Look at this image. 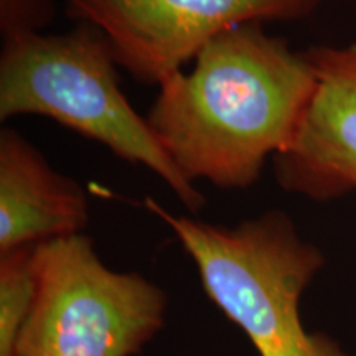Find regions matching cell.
Listing matches in <instances>:
<instances>
[{
  "label": "cell",
  "mask_w": 356,
  "mask_h": 356,
  "mask_svg": "<svg viewBox=\"0 0 356 356\" xmlns=\"http://www.w3.org/2000/svg\"><path fill=\"white\" fill-rule=\"evenodd\" d=\"M314 81L304 51L251 22L204 44L188 73L163 79L147 121L191 184L248 188L292 144Z\"/></svg>",
  "instance_id": "1"
},
{
  "label": "cell",
  "mask_w": 356,
  "mask_h": 356,
  "mask_svg": "<svg viewBox=\"0 0 356 356\" xmlns=\"http://www.w3.org/2000/svg\"><path fill=\"white\" fill-rule=\"evenodd\" d=\"M144 207L168 226L197 266L210 300L244 332L259 356H348L327 333L302 322L304 292L325 256L292 218L264 211L236 226L175 215L147 197Z\"/></svg>",
  "instance_id": "2"
},
{
  "label": "cell",
  "mask_w": 356,
  "mask_h": 356,
  "mask_svg": "<svg viewBox=\"0 0 356 356\" xmlns=\"http://www.w3.org/2000/svg\"><path fill=\"white\" fill-rule=\"evenodd\" d=\"M113 47L91 24L66 33L30 32L3 38L0 121L42 115L106 145L114 155L155 173L191 213L207 204L172 162L119 84Z\"/></svg>",
  "instance_id": "3"
},
{
  "label": "cell",
  "mask_w": 356,
  "mask_h": 356,
  "mask_svg": "<svg viewBox=\"0 0 356 356\" xmlns=\"http://www.w3.org/2000/svg\"><path fill=\"white\" fill-rule=\"evenodd\" d=\"M37 296L13 356H136L162 330L168 297L111 269L84 233L35 248Z\"/></svg>",
  "instance_id": "4"
},
{
  "label": "cell",
  "mask_w": 356,
  "mask_h": 356,
  "mask_svg": "<svg viewBox=\"0 0 356 356\" xmlns=\"http://www.w3.org/2000/svg\"><path fill=\"white\" fill-rule=\"evenodd\" d=\"M68 15L109 40L118 66L159 84L218 35L251 22H291L323 0H66Z\"/></svg>",
  "instance_id": "5"
},
{
  "label": "cell",
  "mask_w": 356,
  "mask_h": 356,
  "mask_svg": "<svg viewBox=\"0 0 356 356\" xmlns=\"http://www.w3.org/2000/svg\"><path fill=\"white\" fill-rule=\"evenodd\" d=\"M314 91L292 144L275 155L277 184L327 202L356 191V43L312 47Z\"/></svg>",
  "instance_id": "6"
},
{
  "label": "cell",
  "mask_w": 356,
  "mask_h": 356,
  "mask_svg": "<svg viewBox=\"0 0 356 356\" xmlns=\"http://www.w3.org/2000/svg\"><path fill=\"white\" fill-rule=\"evenodd\" d=\"M89 222L86 191L56 172L15 129L0 131V254L81 234Z\"/></svg>",
  "instance_id": "7"
},
{
  "label": "cell",
  "mask_w": 356,
  "mask_h": 356,
  "mask_svg": "<svg viewBox=\"0 0 356 356\" xmlns=\"http://www.w3.org/2000/svg\"><path fill=\"white\" fill-rule=\"evenodd\" d=\"M35 248L0 254V356H13L37 296Z\"/></svg>",
  "instance_id": "8"
},
{
  "label": "cell",
  "mask_w": 356,
  "mask_h": 356,
  "mask_svg": "<svg viewBox=\"0 0 356 356\" xmlns=\"http://www.w3.org/2000/svg\"><path fill=\"white\" fill-rule=\"evenodd\" d=\"M55 0H0L2 38L42 32L55 19Z\"/></svg>",
  "instance_id": "9"
}]
</instances>
